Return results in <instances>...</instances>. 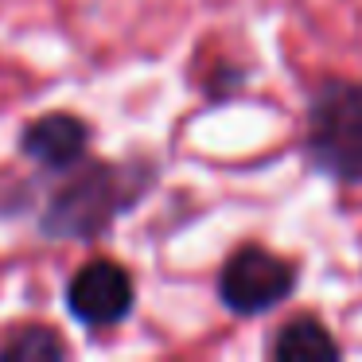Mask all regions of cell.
Here are the masks:
<instances>
[{
    "label": "cell",
    "mask_w": 362,
    "mask_h": 362,
    "mask_svg": "<svg viewBox=\"0 0 362 362\" xmlns=\"http://www.w3.org/2000/svg\"><path fill=\"white\" fill-rule=\"evenodd\" d=\"M156 183L152 164H105L86 160L47 199L40 230L51 242H98L121 214H129Z\"/></svg>",
    "instance_id": "obj_1"
},
{
    "label": "cell",
    "mask_w": 362,
    "mask_h": 362,
    "mask_svg": "<svg viewBox=\"0 0 362 362\" xmlns=\"http://www.w3.org/2000/svg\"><path fill=\"white\" fill-rule=\"evenodd\" d=\"M308 160L335 183H362V82L331 78L308 102Z\"/></svg>",
    "instance_id": "obj_2"
},
{
    "label": "cell",
    "mask_w": 362,
    "mask_h": 362,
    "mask_svg": "<svg viewBox=\"0 0 362 362\" xmlns=\"http://www.w3.org/2000/svg\"><path fill=\"white\" fill-rule=\"evenodd\" d=\"M296 281L300 273L292 261L276 257L261 245H242L218 269V300L226 312L250 320V315H265L276 304H284Z\"/></svg>",
    "instance_id": "obj_3"
},
{
    "label": "cell",
    "mask_w": 362,
    "mask_h": 362,
    "mask_svg": "<svg viewBox=\"0 0 362 362\" xmlns=\"http://www.w3.org/2000/svg\"><path fill=\"white\" fill-rule=\"evenodd\" d=\"M133 304H136L133 276L125 273V265H117L110 257L86 261L66 281V312L86 327H113V323L129 320Z\"/></svg>",
    "instance_id": "obj_4"
},
{
    "label": "cell",
    "mask_w": 362,
    "mask_h": 362,
    "mask_svg": "<svg viewBox=\"0 0 362 362\" xmlns=\"http://www.w3.org/2000/svg\"><path fill=\"white\" fill-rule=\"evenodd\" d=\"M90 148V125L74 113H47L35 117L20 136V152L43 172H74L86 164Z\"/></svg>",
    "instance_id": "obj_5"
},
{
    "label": "cell",
    "mask_w": 362,
    "mask_h": 362,
    "mask_svg": "<svg viewBox=\"0 0 362 362\" xmlns=\"http://www.w3.org/2000/svg\"><path fill=\"white\" fill-rule=\"evenodd\" d=\"M269 354L284 362H323V358H339V343L315 315H296L273 335Z\"/></svg>",
    "instance_id": "obj_6"
},
{
    "label": "cell",
    "mask_w": 362,
    "mask_h": 362,
    "mask_svg": "<svg viewBox=\"0 0 362 362\" xmlns=\"http://www.w3.org/2000/svg\"><path fill=\"white\" fill-rule=\"evenodd\" d=\"M51 362V358H66V343L59 339L55 327L43 323H20L16 331H8V339L0 343V362Z\"/></svg>",
    "instance_id": "obj_7"
}]
</instances>
